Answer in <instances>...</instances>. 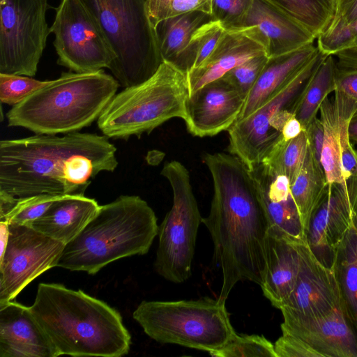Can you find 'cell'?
Masks as SVG:
<instances>
[{
  "label": "cell",
  "mask_w": 357,
  "mask_h": 357,
  "mask_svg": "<svg viewBox=\"0 0 357 357\" xmlns=\"http://www.w3.org/2000/svg\"><path fill=\"white\" fill-rule=\"evenodd\" d=\"M213 181L211 209L202 223L213 243V258L220 268L218 299L225 302L243 280L263 283L267 269L268 224L248 167L231 153L204 155Z\"/></svg>",
  "instance_id": "cell-1"
},
{
  "label": "cell",
  "mask_w": 357,
  "mask_h": 357,
  "mask_svg": "<svg viewBox=\"0 0 357 357\" xmlns=\"http://www.w3.org/2000/svg\"><path fill=\"white\" fill-rule=\"evenodd\" d=\"M108 137L75 132L0 142V192L20 198L41 194L84 195L91 179L118 165Z\"/></svg>",
  "instance_id": "cell-2"
},
{
  "label": "cell",
  "mask_w": 357,
  "mask_h": 357,
  "mask_svg": "<svg viewBox=\"0 0 357 357\" xmlns=\"http://www.w3.org/2000/svg\"><path fill=\"white\" fill-rule=\"evenodd\" d=\"M29 309L55 357H120L130 350L131 337L120 313L81 289L40 283Z\"/></svg>",
  "instance_id": "cell-3"
},
{
  "label": "cell",
  "mask_w": 357,
  "mask_h": 357,
  "mask_svg": "<svg viewBox=\"0 0 357 357\" xmlns=\"http://www.w3.org/2000/svg\"><path fill=\"white\" fill-rule=\"evenodd\" d=\"M159 226L139 196L122 195L102 205L96 215L65 245L56 267L95 275L119 259L146 254Z\"/></svg>",
  "instance_id": "cell-4"
},
{
  "label": "cell",
  "mask_w": 357,
  "mask_h": 357,
  "mask_svg": "<svg viewBox=\"0 0 357 357\" xmlns=\"http://www.w3.org/2000/svg\"><path fill=\"white\" fill-rule=\"evenodd\" d=\"M120 86L100 70L63 73L7 113L8 126L38 135L77 132L98 119Z\"/></svg>",
  "instance_id": "cell-5"
},
{
  "label": "cell",
  "mask_w": 357,
  "mask_h": 357,
  "mask_svg": "<svg viewBox=\"0 0 357 357\" xmlns=\"http://www.w3.org/2000/svg\"><path fill=\"white\" fill-rule=\"evenodd\" d=\"M189 96L187 75L163 61L147 80L116 94L98 119V126L108 138L139 137L171 119L184 120Z\"/></svg>",
  "instance_id": "cell-6"
},
{
  "label": "cell",
  "mask_w": 357,
  "mask_h": 357,
  "mask_svg": "<svg viewBox=\"0 0 357 357\" xmlns=\"http://www.w3.org/2000/svg\"><path fill=\"white\" fill-rule=\"evenodd\" d=\"M99 24L115 59L109 69L124 88L150 78L163 62L147 0H81Z\"/></svg>",
  "instance_id": "cell-7"
},
{
  "label": "cell",
  "mask_w": 357,
  "mask_h": 357,
  "mask_svg": "<svg viewBox=\"0 0 357 357\" xmlns=\"http://www.w3.org/2000/svg\"><path fill=\"white\" fill-rule=\"evenodd\" d=\"M144 333L162 344L208 352L222 347L236 334L218 298L142 301L132 313Z\"/></svg>",
  "instance_id": "cell-8"
},
{
  "label": "cell",
  "mask_w": 357,
  "mask_h": 357,
  "mask_svg": "<svg viewBox=\"0 0 357 357\" xmlns=\"http://www.w3.org/2000/svg\"><path fill=\"white\" fill-rule=\"evenodd\" d=\"M161 174L169 183L173 204L159 226L156 272L165 280L182 283L192 275L196 240L202 223L198 204L187 168L180 162H167Z\"/></svg>",
  "instance_id": "cell-9"
},
{
  "label": "cell",
  "mask_w": 357,
  "mask_h": 357,
  "mask_svg": "<svg viewBox=\"0 0 357 357\" xmlns=\"http://www.w3.org/2000/svg\"><path fill=\"white\" fill-rule=\"evenodd\" d=\"M47 0H0V73L33 77L50 28Z\"/></svg>",
  "instance_id": "cell-10"
},
{
  "label": "cell",
  "mask_w": 357,
  "mask_h": 357,
  "mask_svg": "<svg viewBox=\"0 0 357 357\" xmlns=\"http://www.w3.org/2000/svg\"><path fill=\"white\" fill-rule=\"evenodd\" d=\"M50 32L58 64L73 72L109 68L115 59L99 24L81 0H61Z\"/></svg>",
  "instance_id": "cell-11"
},
{
  "label": "cell",
  "mask_w": 357,
  "mask_h": 357,
  "mask_svg": "<svg viewBox=\"0 0 357 357\" xmlns=\"http://www.w3.org/2000/svg\"><path fill=\"white\" fill-rule=\"evenodd\" d=\"M328 56L321 51L281 89L243 119L236 121L227 130L228 151L248 167L259 163L274 146L269 128L270 119L278 112L296 104L309 79Z\"/></svg>",
  "instance_id": "cell-12"
},
{
  "label": "cell",
  "mask_w": 357,
  "mask_h": 357,
  "mask_svg": "<svg viewBox=\"0 0 357 357\" xmlns=\"http://www.w3.org/2000/svg\"><path fill=\"white\" fill-rule=\"evenodd\" d=\"M0 255V304L13 301L31 281L56 267L65 244L30 226L9 222Z\"/></svg>",
  "instance_id": "cell-13"
},
{
  "label": "cell",
  "mask_w": 357,
  "mask_h": 357,
  "mask_svg": "<svg viewBox=\"0 0 357 357\" xmlns=\"http://www.w3.org/2000/svg\"><path fill=\"white\" fill-rule=\"evenodd\" d=\"M357 229V178L328 183L314 209L306 231L307 243L317 258L331 268L338 245Z\"/></svg>",
  "instance_id": "cell-14"
},
{
  "label": "cell",
  "mask_w": 357,
  "mask_h": 357,
  "mask_svg": "<svg viewBox=\"0 0 357 357\" xmlns=\"http://www.w3.org/2000/svg\"><path fill=\"white\" fill-rule=\"evenodd\" d=\"M296 244L300 268L293 291L279 309L284 322L317 318L342 307L332 268L317 258L307 240Z\"/></svg>",
  "instance_id": "cell-15"
},
{
  "label": "cell",
  "mask_w": 357,
  "mask_h": 357,
  "mask_svg": "<svg viewBox=\"0 0 357 357\" xmlns=\"http://www.w3.org/2000/svg\"><path fill=\"white\" fill-rule=\"evenodd\" d=\"M245 99L223 78L204 85L187 100L184 121L188 132L204 137L228 130L237 121Z\"/></svg>",
  "instance_id": "cell-16"
},
{
  "label": "cell",
  "mask_w": 357,
  "mask_h": 357,
  "mask_svg": "<svg viewBox=\"0 0 357 357\" xmlns=\"http://www.w3.org/2000/svg\"><path fill=\"white\" fill-rule=\"evenodd\" d=\"M248 170L268 220V234L295 243L307 240L288 178L263 162Z\"/></svg>",
  "instance_id": "cell-17"
},
{
  "label": "cell",
  "mask_w": 357,
  "mask_h": 357,
  "mask_svg": "<svg viewBox=\"0 0 357 357\" xmlns=\"http://www.w3.org/2000/svg\"><path fill=\"white\" fill-rule=\"evenodd\" d=\"M235 29H250L268 57L292 52L316 39L301 24L265 0H253L248 12L229 30Z\"/></svg>",
  "instance_id": "cell-18"
},
{
  "label": "cell",
  "mask_w": 357,
  "mask_h": 357,
  "mask_svg": "<svg viewBox=\"0 0 357 357\" xmlns=\"http://www.w3.org/2000/svg\"><path fill=\"white\" fill-rule=\"evenodd\" d=\"M282 333L295 336L321 357H357V333L342 307L314 319L282 322Z\"/></svg>",
  "instance_id": "cell-19"
},
{
  "label": "cell",
  "mask_w": 357,
  "mask_h": 357,
  "mask_svg": "<svg viewBox=\"0 0 357 357\" xmlns=\"http://www.w3.org/2000/svg\"><path fill=\"white\" fill-rule=\"evenodd\" d=\"M0 357H55L29 307L13 301L0 304Z\"/></svg>",
  "instance_id": "cell-20"
},
{
  "label": "cell",
  "mask_w": 357,
  "mask_h": 357,
  "mask_svg": "<svg viewBox=\"0 0 357 357\" xmlns=\"http://www.w3.org/2000/svg\"><path fill=\"white\" fill-rule=\"evenodd\" d=\"M264 53V46L250 29L226 31L208 58L187 74L190 95L222 78L241 63Z\"/></svg>",
  "instance_id": "cell-21"
},
{
  "label": "cell",
  "mask_w": 357,
  "mask_h": 357,
  "mask_svg": "<svg viewBox=\"0 0 357 357\" xmlns=\"http://www.w3.org/2000/svg\"><path fill=\"white\" fill-rule=\"evenodd\" d=\"M319 52L314 43L292 52L269 57L248 93L237 121L248 116L281 89Z\"/></svg>",
  "instance_id": "cell-22"
},
{
  "label": "cell",
  "mask_w": 357,
  "mask_h": 357,
  "mask_svg": "<svg viewBox=\"0 0 357 357\" xmlns=\"http://www.w3.org/2000/svg\"><path fill=\"white\" fill-rule=\"evenodd\" d=\"M100 207L94 199L84 195H63L30 227L66 245L96 215Z\"/></svg>",
  "instance_id": "cell-23"
},
{
  "label": "cell",
  "mask_w": 357,
  "mask_h": 357,
  "mask_svg": "<svg viewBox=\"0 0 357 357\" xmlns=\"http://www.w3.org/2000/svg\"><path fill=\"white\" fill-rule=\"evenodd\" d=\"M296 243L268 234L267 269L260 287L278 309L293 291L298 277L300 254Z\"/></svg>",
  "instance_id": "cell-24"
},
{
  "label": "cell",
  "mask_w": 357,
  "mask_h": 357,
  "mask_svg": "<svg viewBox=\"0 0 357 357\" xmlns=\"http://www.w3.org/2000/svg\"><path fill=\"white\" fill-rule=\"evenodd\" d=\"M211 20V14L195 10L160 22L154 29L162 61L186 74L185 53L190 39L198 28Z\"/></svg>",
  "instance_id": "cell-25"
},
{
  "label": "cell",
  "mask_w": 357,
  "mask_h": 357,
  "mask_svg": "<svg viewBox=\"0 0 357 357\" xmlns=\"http://www.w3.org/2000/svg\"><path fill=\"white\" fill-rule=\"evenodd\" d=\"M331 268L342 308L357 333V229H350L337 247Z\"/></svg>",
  "instance_id": "cell-26"
},
{
  "label": "cell",
  "mask_w": 357,
  "mask_h": 357,
  "mask_svg": "<svg viewBox=\"0 0 357 357\" xmlns=\"http://www.w3.org/2000/svg\"><path fill=\"white\" fill-rule=\"evenodd\" d=\"M328 185L321 163L312 155L308 146L304 162L297 177L290 184V192L297 206L305 235L312 213Z\"/></svg>",
  "instance_id": "cell-27"
},
{
  "label": "cell",
  "mask_w": 357,
  "mask_h": 357,
  "mask_svg": "<svg viewBox=\"0 0 357 357\" xmlns=\"http://www.w3.org/2000/svg\"><path fill=\"white\" fill-rule=\"evenodd\" d=\"M337 62L328 55L321 62L306 84L294 109V116L305 130L317 116L328 95L335 90Z\"/></svg>",
  "instance_id": "cell-28"
},
{
  "label": "cell",
  "mask_w": 357,
  "mask_h": 357,
  "mask_svg": "<svg viewBox=\"0 0 357 357\" xmlns=\"http://www.w3.org/2000/svg\"><path fill=\"white\" fill-rule=\"evenodd\" d=\"M319 112L324 131L321 163L328 183H342V120L334 100L328 97L322 102Z\"/></svg>",
  "instance_id": "cell-29"
},
{
  "label": "cell",
  "mask_w": 357,
  "mask_h": 357,
  "mask_svg": "<svg viewBox=\"0 0 357 357\" xmlns=\"http://www.w3.org/2000/svg\"><path fill=\"white\" fill-rule=\"evenodd\" d=\"M295 20L316 38L333 19L336 0H265Z\"/></svg>",
  "instance_id": "cell-30"
},
{
  "label": "cell",
  "mask_w": 357,
  "mask_h": 357,
  "mask_svg": "<svg viewBox=\"0 0 357 357\" xmlns=\"http://www.w3.org/2000/svg\"><path fill=\"white\" fill-rule=\"evenodd\" d=\"M307 146L306 133L303 130L289 141L281 138L261 162L277 173L287 176L291 184L301 169Z\"/></svg>",
  "instance_id": "cell-31"
},
{
  "label": "cell",
  "mask_w": 357,
  "mask_h": 357,
  "mask_svg": "<svg viewBox=\"0 0 357 357\" xmlns=\"http://www.w3.org/2000/svg\"><path fill=\"white\" fill-rule=\"evenodd\" d=\"M226 31L215 20L204 24L195 31L185 53L186 75L208 58Z\"/></svg>",
  "instance_id": "cell-32"
},
{
  "label": "cell",
  "mask_w": 357,
  "mask_h": 357,
  "mask_svg": "<svg viewBox=\"0 0 357 357\" xmlns=\"http://www.w3.org/2000/svg\"><path fill=\"white\" fill-rule=\"evenodd\" d=\"M209 354L215 357H277L274 344L264 335L237 333Z\"/></svg>",
  "instance_id": "cell-33"
},
{
  "label": "cell",
  "mask_w": 357,
  "mask_h": 357,
  "mask_svg": "<svg viewBox=\"0 0 357 357\" xmlns=\"http://www.w3.org/2000/svg\"><path fill=\"white\" fill-rule=\"evenodd\" d=\"M62 196L63 195L41 194L16 198L12 208L0 217V221L30 226L47 211L55 200Z\"/></svg>",
  "instance_id": "cell-34"
},
{
  "label": "cell",
  "mask_w": 357,
  "mask_h": 357,
  "mask_svg": "<svg viewBox=\"0 0 357 357\" xmlns=\"http://www.w3.org/2000/svg\"><path fill=\"white\" fill-rule=\"evenodd\" d=\"M333 100L340 116L349 121L357 110V68L337 65Z\"/></svg>",
  "instance_id": "cell-35"
},
{
  "label": "cell",
  "mask_w": 357,
  "mask_h": 357,
  "mask_svg": "<svg viewBox=\"0 0 357 357\" xmlns=\"http://www.w3.org/2000/svg\"><path fill=\"white\" fill-rule=\"evenodd\" d=\"M212 0H147L149 20L155 27L162 20L195 10L211 15Z\"/></svg>",
  "instance_id": "cell-36"
},
{
  "label": "cell",
  "mask_w": 357,
  "mask_h": 357,
  "mask_svg": "<svg viewBox=\"0 0 357 357\" xmlns=\"http://www.w3.org/2000/svg\"><path fill=\"white\" fill-rule=\"evenodd\" d=\"M29 76L0 73V100L12 107L49 83Z\"/></svg>",
  "instance_id": "cell-37"
},
{
  "label": "cell",
  "mask_w": 357,
  "mask_h": 357,
  "mask_svg": "<svg viewBox=\"0 0 357 357\" xmlns=\"http://www.w3.org/2000/svg\"><path fill=\"white\" fill-rule=\"evenodd\" d=\"M317 47L324 54L337 53L357 47V20L349 24L329 25L317 38Z\"/></svg>",
  "instance_id": "cell-38"
},
{
  "label": "cell",
  "mask_w": 357,
  "mask_h": 357,
  "mask_svg": "<svg viewBox=\"0 0 357 357\" xmlns=\"http://www.w3.org/2000/svg\"><path fill=\"white\" fill-rule=\"evenodd\" d=\"M268 59L266 53L254 56L227 73L222 78L247 97Z\"/></svg>",
  "instance_id": "cell-39"
},
{
  "label": "cell",
  "mask_w": 357,
  "mask_h": 357,
  "mask_svg": "<svg viewBox=\"0 0 357 357\" xmlns=\"http://www.w3.org/2000/svg\"><path fill=\"white\" fill-rule=\"evenodd\" d=\"M253 0H212L211 16L225 30L238 24L252 6Z\"/></svg>",
  "instance_id": "cell-40"
},
{
  "label": "cell",
  "mask_w": 357,
  "mask_h": 357,
  "mask_svg": "<svg viewBox=\"0 0 357 357\" xmlns=\"http://www.w3.org/2000/svg\"><path fill=\"white\" fill-rule=\"evenodd\" d=\"M274 348L277 357H321L308 344L287 333L276 340Z\"/></svg>",
  "instance_id": "cell-41"
},
{
  "label": "cell",
  "mask_w": 357,
  "mask_h": 357,
  "mask_svg": "<svg viewBox=\"0 0 357 357\" xmlns=\"http://www.w3.org/2000/svg\"><path fill=\"white\" fill-rule=\"evenodd\" d=\"M304 130L312 155L317 162H321L324 131L320 119L314 117Z\"/></svg>",
  "instance_id": "cell-42"
},
{
  "label": "cell",
  "mask_w": 357,
  "mask_h": 357,
  "mask_svg": "<svg viewBox=\"0 0 357 357\" xmlns=\"http://www.w3.org/2000/svg\"><path fill=\"white\" fill-rule=\"evenodd\" d=\"M357 20V0H336L335 12L329 25L349 24Z\"/></svg>",
  "instance_id": "cell-43"
},
{
  "label": "cell",
  "mask_w": 357,
  "mask_h": 357,
  "mask_svg": "<svg viewBox=\"0 0 357 357\" xmlns=\"http://www.w3.org/2000/svg\"><path fill=\"white\" fill-rule=\"evenodd\" d=\"M303 130L301 123L294 115L284 124L281 132L282 139L289 141L296 137Z\"/></svg>",
  "instance_id": "cell-44"
},
{
  "label": "cell",
  "mask_w": 357,
  "mask_h": 357,
  "mask_svg": "<svg viewBox=\"0 0 357 357\" xmlns=\"http://www.w3.org/2000/svg\"><path fill=\"white\" fill-rule=\"evenodd\" d=\"M337 64L341 67L357 68V47L337 53Z\"/></svg>",
  "instance_id": "cell-45"
},
{
  "label": "cell",
  "mask_w": 357,
  "mask_h": 357,
  "mask_svg": "<svg viewBox=\"0 0 357 357\" xmlns=\"http://www.w3.org/2000/svg\"><path fill=\"white\" fill-rule=\"evenodd\" d=\"M347 134L350 142L352 141L357 144V110L349 121Z\"/></svg>",
  "instance_id": "cell-46"
}]
</instances>
